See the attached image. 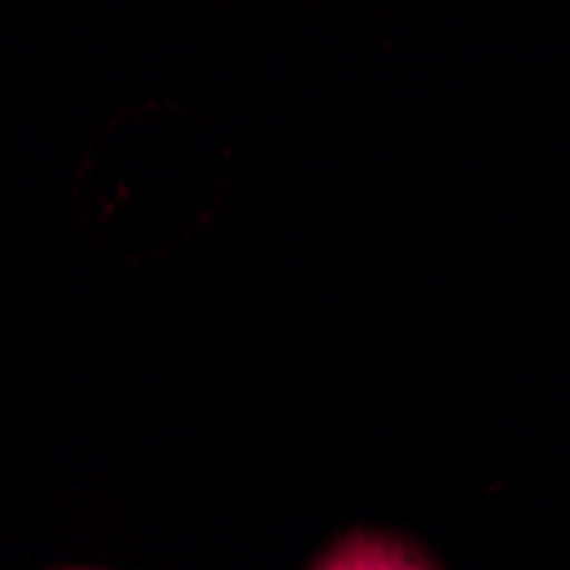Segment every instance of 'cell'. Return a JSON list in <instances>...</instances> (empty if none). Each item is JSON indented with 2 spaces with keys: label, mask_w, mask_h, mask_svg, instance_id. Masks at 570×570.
<instances>
[{
  "label": "cell",
  "mask_w": 570,
  "mask_h": 570,
  "mask_svg": "<svg viewBox=\"0 0 570 570\" xmlns=\"http://www.w3.org/2000/svg\"><path fill=\"white\" fill-rule=\"evenodd\" d=\"M311 570H438L417 547L390 533H348Z\"/></svg>",
  "instance_id": "obj_1"
},
{
  "label": "cell",
  "mask_w": 570,
  "mask_h": 570,
  "mask_svg": "<svg viewBox=\"0 0 570 570\" xmlns=\"http://www.w3.org/2000/svg\"><path fill=\"white\" fill-rule=\"evenodd\" d=\"M76 570H79V567H76Z\"/></svg>",
  "instance_id": "obj_2"
}]
</instances>
